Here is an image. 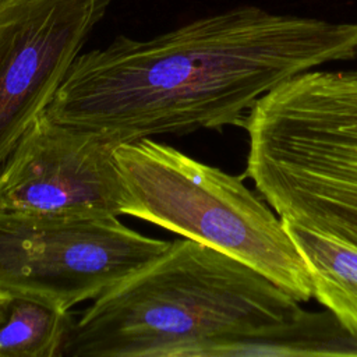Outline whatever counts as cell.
<instances>
[{"instance_id":"1","label":"cell","mask_w":357,"mask_h":357,"mask_svg":"<svg viewBox=\"0 0 357 357\" xmlns=\"http://www.w3.org/2000/svg\"><path fill=\"white\" fill-rule=\"evenodd\" d=\"M357 59V21L247 6L81 53L46 112L116 145L241 126L283 82Z\"/></svg>"},{"instance_id":"2","label":"cell","mask_w":357,"mask_h":357,"mask_svg":"<svg viewBox=\"0 0 357 357\" xmlns=\"http://www.w3.org/2000/svg\"><path fill=\"white\" fill-rule=\"evenodd\" d=\"M247 264L191 238L92 300L63 357H220L328 354V315Z\"/></svg>"},{"instance_id":"3","label":"cell","mask_w":357,"mask_h":357,"mask_svg":"<svg viewBox=\"0 0 357 357\" xmlns=\"http://www.w3.org/2000/svg\"><path fill=\"white\" fill-rule=\"evenodd\" d=\"M244 177L283 222L357 248V68L303 73L245 116Z\"/></svg>"},{"instance_id":"4","label":"cell","mask_w":357,"mask_h":357,"mask_svg":"<svg viewBox=\"0 0 357 357\" xmlns=\"http://www.w3.org/2000/svg\"><path fill=\"white\" fill-rule=\"evenodd\" d=\"M114 156L131 195L130 216L247 264L300 303L314 297L282 219L240 176L152 138L120 144Z\"/></svg>"},{"instance_id":"5","label":"cell","mask_w":357,"mask_h":357,"mask_svg":"<svg viewBox=\"0 0 357 357\" xmlns=\"http://www.w3.org/2000/svg\"><path fill=\"white\" fill-rule=\"evenodd\" d=\"M169 243L119 218L0 211V291L70 311L156 258Z\"/></svg>"},{"instance_id":"6","label":"cell","mask_w":357,"mask_h":357,"mask_svg":"<svg viewBox=\"0 0 357 357\" xmlns=\"http://www.w3.org/2000/svg\"><path fill=\"white\" fill-rule=\"evenodd\" d=\"M116 144L42 113L0 163V211L84 216H130L131 195Z\"/></svg>"},{"instance_id":"7","label":"cell","mask_w":357,"mask_h":357,"mask_svg":"<svg viewBox=\"0 0 357 357\" xmlns=\"http://www.w3.org/2000/svg\"><path fill=\"white\" fill-rule=\"evenodd\" d=\"M110 0H0V163L46 112Z\"/></svg>"},{"instance_id":"8","label":"cell","mask_w":357,"mask_h":357,"mask_svg":"<svg viewBox=\"0 0 357 357\" xmlns=\"http://www.w3.org/2000/svg\"><path fill=\"white\" fill-rule=\"evenodd\" d=\"M283 225L308 269L314 298L357 339V248L293 223Z\"/></svg>"},{"instance_id":"9","label":"cell","mask_w":357,"mask_h":357,"mask_svg":"<svg viewBox=\"0 0 357 357\" xmlns=\"http://www.w3.org/2000/svg\"><path fill=\"white\" fill-rule=\"evenodd\" d=\"M74 321L70 311L11 296L0 319V357H63Z\"/></svg>"},{"instance_id":"10","label":"cell","mask_w":357,"mask_h":357,"mask_svg":"<svg viewBox=\"0 0 357 357\" xmlns=\"http://www.w3.org/2000/svg\"><path fill=\"white\" fill-rule=\"evenodd\" d=\"M10 298H11V296H10V294H7V293H1V291H0V319L3 318L4 310H6L7 303H8V300H10Z\"/></svg>"}]
</instances>
